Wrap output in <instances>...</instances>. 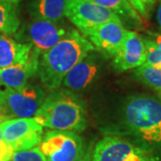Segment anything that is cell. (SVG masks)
<instances>
[{
	"mask_svg": "<svg viewBox=\"0 0 161 161\" xmlns=\"http://www.w3.org/2000/svg\"><path fill=\"white\" fill-rule=\"evenodd\" d=\"M160 92H161V90H160Z\"/></svg>",
	"mask_w": 161,
	"mask_h": 161,
	"instance_id": "obj_29",
	"label": "cell"
},
{
	"mask_svg": "<svg viewBox=\"0 0 161 161\" xmlns=\"http://www.w3.org/2000/svg\"><path fill=\"white\" fill-rule=\"evenodd\" d=\"M43 128L33 117L7 119L0 123L3 140L14 151L39 146L44 134Z\"/></svg>",
	"mask_w": 161,
	"mask_h": 161,
	"instance_id": "obj_8",
	"label": "cell"
},
{
	"mask_svg": "<svg viewBox=\"0 0 161 161\" xmlns=\"http://www.w3.org/2000/svg\"><path fill=\"white\" fill-rule=\"evenodd\" d=\"M0 123H1V121H0Z\"/></svg>",
	"mask_w": 161,
	"mask_h": 161,
	"instance_id": "obj_28",
	"label": "cell"
},
{
	"mask_svg": "<svg viewBox=\"0 0 161 161\" xmlns=\"http://www.w3.org/2000/svg\"><path fill=\"white\" fill-rule=\"evenodd\" d=\"M127 31L121 21H111L81 31L102 57L114 58L126 36Z\"/></svg>",
	"mask_w": 161,
	"mask_h": 161,
	"instance_id": "obj_10",
	"label": "cell"
},
{
	"mask_svg": "<svg viewBox=\"0 0 161 161\" xmlns=\"http://www.w3.org/2000/svg\"><path fill=\"white\" fill-rule=\"evenodd\" d=\"M33 47L19 42L7 35H0V69L22 63L29 58Z\"/></svg>",
	"mask_w": 161,
	"mask_h": 161,
	"instance_id": "obj_14",
	"label": "cell"
},
{
	"mask_svg": "<svg viewBox=\"0 0 161 161\" xmlns=\"http://www.w3.org/2000/svg\"><path fill=\"white\" fill-rule=\"evenodd\" d=\"M92 161H160L152 150L121 136L99 140L92 152Z\"/></svg>",
	"mask_w": 161,
	"mask_h": 161,
	"instance_id": "obj_5",
	"label": "cell"
},
{
	"mask_svg": "<svg viewBox=\"0 0 161 161\" xmlns=\"http://www.w3.org/2000/svg\"><path fill=\"white\" fill-rule=\"evenodd\" d=\"M146 58L143 38L137 32L128 30L119 50L113 58V66L119 72L135 69L146 63Z\"/></svg>",
	"mask_w": 161,
	"mask_h": 161,
	"instance_id": "obj_11",
	"label": "cell"
},
{
	"mask_svg": "<svg viewBox=\"0 0 161 161\" xmlns=\"http://www.w3.org/2000/svg\"><path fill=\"white\" fill-rule=\"evenodd\" d=\"M100 57L96 50L90 52L64 76L62 86L72 92L86 89L97 79L100 70Z\"/></svg>",
	"mask_w": 161,
	"mask_h": 161,
	"instance_id": "obj_12",
	"label": "cell"
},
{
	"mask_svg": "<svg viewBox=\"0 0 161 161\" xmlns=\"http://www.w3.org/2000/svg\"><path fill=\"white\" fill-rule=\"evenodd\" d=\"M128 2L142 18H147L155 5L156 0H128Z\"/></svg>",
	"mask_w": 161,
	"mask_h": 161,
	"instance_id": "obj_21",
	"label": "cell"
},
{
	"mask_svg": "<svg viewBox=\"0 0 161 161\" xmlns=\"http://www.w3.org/2000/svg\"><path fill=\"white\" fill-rule=\"evenodd\" d=\"M93 50L96 49L92 43L74 29L56 46L40 56L38 75L40 81L49 91L60 88L64 76Z\"/></svg>",
	"mask_w": 161,
	"mask_h": 161,
	"instance_id": "obj_2",
	"label": "cell"
},
{
	"mask_svg": "<svg viewBox=\"0 0 161 161\" xmlns=\"http://www.w3.org/2000/svg\"><path fill=\"white\" fill-rule=\"evenodd\" d=\"M135 77L144 84L155 90H161V66L145 63L133 69Z\"/></svg>",
	"mask_w": 161,
	"mask_h": 161,
	"instance_id": "obj_18",
	"label": "cell"
},
{
	"mask_svg": "<svg viewBox=\"0 0 161 161\" xmlns=\"http://www.w3.org/2000/svg\"><path fill=\"white\" fill-rule=\"evenodd\" d=\"M1 139H3V137H2V132H1V129H0V140Z\"/></svg>",
	"mask_w": 161,
	"mask_h": 161,
	"instance_id": "obj_26",
	"label": "cell"
},
{
	"mask_svg": "<svg viewBox=\"0 0 161 161\" xmlns=\"http://www.w3.org/2000/svg\"><path fill=\"white\" fill-rule=\"evenodd\" d=\"M11 161H46L39 146L26 150L14 151Z\"/></svg>",
	"mask_w": 161,
	"mask_h": 161,
	"instance_id": "obj_19",
	"label": "cell"
},
{
	"mask_svg": "<svg viewBox=\"0 0 161 161\" xmlns=\"http://www.w3.org/2000/svg\"><path fill=\"white\" fill-rule=\"evenodd\" d=\"M39 148L46 161H77L86 152L83 139L71 131H47Z\"/></svg>",
	"mask_w": 161,
	"mask_h": 161,
	"instance_id": "obj_6",
	"label": "cell"
},
{
	"mask_svg": "<svg viewBox=\"0 0 161 161\" xmlns=\"http://www.w3.org/2000/svg\"><path fill=\"white\" fill-rule=\"evenodd\" d=\"M20 0H0V35H15L21 27L18 15Z\"/></svg>",
	"mask_w": 161,
	"mask_h": 161,
	"instance_id": "obj_17",
	"label": "cell"
},
{
	"mask_svg": "<svg viewBox=\"0 0 161 161\" xmlns=\"http://www.w3.org/2000/svg\"><path fill=\"white\" fill-rule=\"evenodd\" d=\"M92 152L90 150H87L85 154L80 158V159H78L77 161H92Z\"/></svg>",
	"mask_w": 161,
	"mask_h": 161,
	"instance_id": "obj_25",
	"label": "cell"
},
{
	"mask_svg": "<svg viewBox=\"0 0 161 161\" xmlns=\"http://www.w3.org/2000/svg\"><path fill=\"white\" fill-rule=\"evenodd\" d=\"M160 1H161V0H160Z\"/></svg>",
	"mask_w": 161,
	"mask_h": 161,
	"instance_id": "obj_31",
	"label": "cell"
},
{
	"mask_svg": "<svg viewBox=\"0 0 161 161\" xmlns=\"http://www.w3.org/2000/svg\"><path fill=\"white\" fill-rule=\"evenodd\" d=\"M148 37L156 46L161 50V33H157L154 31H148Z\"/></svg>",
	"mask_w": 161,
	"mask_h": 161,
	"instance_id": "obj_23",
	"label": "cell"
},
{
	"mask_svg": "<svg viewBox=\"0 0 161 161\" xmlns=\"http://www.w3.org/2000/svg\"><path fill=\"white\" fill-rule=\"evenodd\" d=\"M40 125L50 130L81 132L87 126L86 107L75 92L65 88L53 90L34 115Z\"/></svg>",
	"mask_w": 161,
	"mask_h": 161,
	"instance_id": "obj_3",
	"label": "cell"
},
{
	"mask_svg": "<svg viewBox=\"0 0 161 161\" xmlns=\"http://www.w3.org/2000/svg\"><path fill=\"white\" fill-rule=\"evenodd\" d=\"M14 150L8 146L6 142L1 139L0 140V161H10Z\"/></svg>",
	"mask_w": 161,
	"mask_h": 161,
	"instance_id": "obj_22",
	"label": "cell"
},
{
	"mask_svg": "<svg viewBox=\"0 0 161 161\" xmlns=\"http://www.w3.org/2000/svg\"><path fill=\"white\" fill-rule=\"evenodd\" d=\"M142 38L147 51L146 63L161 66V50L149 38H144V37Z\"/></svg>",
	"mask_w": 161,
	"mask_h": 161,
	"instance_id": "obj_20",
	"label": "cell"
},
{
	"mask_svg": "<svg viewBox=\"0 0 161 161\" xmlns=\"http://www.w3.org/2000/svg\"><path fill=\"white\" fill-rule=\"evenodd\" d=\"M64 17L80 32L108 22L121 21L114 12L92 0H66Z\"/></svg>",
	"mask_w": 161,
	"mask_h": 161,
	"instance_id": "obj_9",
	"label": "cell"
},
{
	"mask_svg": "<svg viewBox=\"0 0 161 161\" xmlns=\"http://www.w3.org/2000/svg\"><path fill=\"white\" fill-rule=\"evenodd\" d=\"M156 18H157V23L158 25V28L161 31V1L157 9V14H156Z\"/></svg>",
	"mask_w": 161,
	"mask_h": 161,
	"instance_id": "obj_24",
	"label": "cell"
},
{
	"mask_svg": "<svg viewBox=\"0 0 161 161\" xmlns=\"http://www.w3.org/2000/svg\"><path fill=\"white\" fill-rule=\"evenodd\" d=\"M100 6H104L120 18L124 25L131 28L141 27L142 18L129 4L128 0H92Z\"/></svg>",
	"mask_w": 161,
	"mask_h": 161,
	"instance_id": "obj_16",
	"label": "cell"
},
{
	"mask_svg": "<svg viewBox=\"0 0 161 161\" xmlns=\"http://www.w3.org/2000/svg\"><path fill=\"white\" fill-rule=\"evenodd\" d=\"M10 161H11V160H10Z\"/></svg>",
	"mask_w": 161,
	"mask_h": 161,
	"instance_id": "obj_30",
	"label": "cell"
},
{
	"mask_svg": "<svg viewBox=\"0 0 161 161\" xmlns=\"http://www.w3.org/2000/svg\"><path fill=\"white\" fill-rule=\"evenodd\" d=\"M40 52L34 47L29 58L22 63L0 69V87L16 89L24 86L31 78L38 75Z\"/></svg>",
	"mask_w": 161,
	"mask_h": 161,
	"instance_id": "obj_13",
	"label": "cell"
},
{
	"mask_svg": "<svg viewBox=\"0 0 161 161\" xmlns=\"http://www.w3.org/2000/svg\"><path fill=\"white\" fill-rule=\"evenodd\" d=\"M124 133L148 150H161V99L150 95H132L122 108Z\"/></svg>",
	"mask_w": 161,
	"mask_h": 161,
	"instance_id": "obj_1",
	"label": "cell"
},
{
	"mask_svg": "<svg viewBox=\"0 0 161 161\" xmlns=\"http://www.w3.org/2000/svg\"><path fill=\"white\" fill-rule=\"evenodd\" d=\"M46 96V92L41 87L30 81L16 89H2L0 92V121L34 117Z\"/></svg>",
	"mask_w": 161,
	"mask_h": 161,
	"instance_id": "obj_4",
	"label": "cell"
},
{
	"mask_svg": "<svg viewBox=\"0 0 161 161\" xmlns=\"http://www.w3.org/2000/svg\"><path fill=\"white\" fill-rule=\"evenodd\" d=\"M74 30L64 21L51 22L31 20L17 31L16 37L31 44L35 49L43 54L56 46L61 40Z\"/></svg>",
	"mask_w": 161,
	"mask_h": 161,
	"instance_id": "obj_7",
	"label": "cell"
},
{
	"mask_svg": "<svg viewBox=\"0 0 161 161\" xmlns=\"http://www.w3.org/2000/svg\"><path fill=\"white\" fill-rule=\"evenodd\" d=\"M1 90H2V88H1V87H0V92H1Z\"/></svg>",
	"mask_w": 161,
	"mask_h": 161,
	"instance_id": "obj_27",
	"label": "cell"
},
{
	"mask_svg": "<svg viewBox=\"0 0 161 161\" xmlns=\"http://www.w3.org/2000/svg\"><path fill=\"white\" fill-rule=\"evenodd\" d=\"M66 0H30L27 10L31 20L60 22L64 19Z\"/></svg>",
	"mask_w": 161,
	"mask_h": 161,
	"instance_id": "obj_15",
	"label": "cell"
}]
</instances>
